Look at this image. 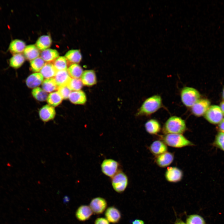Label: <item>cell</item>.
Wrapping results in <instances>:
<instances>
[{
	"label": "cell",
	"mask_w": 224,
	"mask_h": 224,
	"mask_svg": "<svg viewBox=\"0 0 224 224\" xmlns=\"http://www.w3.org/2000/svg\"><path fill=\"white\" fill-rule=\"evenodd\" d=\"M162 106V100L158 95H155L146 99L138 110L136 115L148 116L159 110Z\"/></svg>",
	"instance_id": "obj_1"
},
{
	"label": "cell",
	"mask_w": 224,
	"mask_h": 224,
	"mask_svg": "<svg viewBox=\"0 0 224 224\" xmlns=\"http://www.w3.org/2000/svg\"><path fill=\"white\" fill-rule=\"evenodd\" d=\"M186 130L185 121L181 117L175 116L170 117L166 122L162 131L165 134H182Z\"/></svg>",
	"instance_id": "obj_2"
},
{
	"label": "cell",
	"mask_w": 224,
	"mask_h": 224,
	"mask_svg": "<svg viewBox=\"0 0 224 224\" xmlns=\"http://www.w3.org/2000/svg\"><path fill=\"white\" fill-rule=\"evenodd\" d=\"M161 137L163 142L166 145L174 147L179 148L194 145L182 134H167Z\"/></svg>",
	"instance_id": "obj_3"
},
{
	"label": "cell",
	"mask_w": 224,
	"mask_h": 224,
	"mask_svg": "<svg viewBox=\"0 0 224 224\" xmlns=\"http://www.w3.org/2000/svg\"><path fill=\"white\" fill-rule=\"evenodd\" d=\"M180 97L181 101L184 105L191 107L200 99V94L194 88L185 87L181 91Z\"/></svg>",
	"instance_id": "obj_4"
},
{
	"label": "cell",
	"mask_w": 224,
	"mask_h": 224,
	"mask_svg": "<svg viewBox=\"0 0 224 224\" xmlns=\"http://www.w3.org/2000/svg\"><path fill=\"white\" fill-rule=\"evenodd\" d=\"M111 178L112 186L116 192L121 193L124 191L128 184V179L124 172L119 170Z\"/></svg>",
	"instance_id": "obj_5"
},
{
	"label": "cell",
	"mask_w": 224,
	"mask_h": 224,
	"mask_svg": "<svg viewBox=\"0 0 224 224\" xmlns=\"http://www.w3.org/2000/svg\"><path fill=\"white\" fill-rule=\"evenodd\" d=\"M204 116L208 121L214 124L219 123L223 118L220 107L215 105H210Z\"/></svg>",
	"instance_id": "obj_6"
},
{
	"label": "cell",
	"mask_w": 224,
	"mask_h": 224,
	"mask_svg": "<svg viewBox=\"0 0 224 224\" xmlns=\"http://www.w3.org/2000/svg\"><path fill=\"white\" fill-rule=\"evenodd\" d=\"M119 166L118 162L109 158L102 161L100 167L102 172L105 175L111 178L119 171Z\"/></svg>",
	"instance_id": "obj_7"
},
{
	"label": "cell",
	"mask_w": 224,
	"mask_h": 224,
	"mask_svg": "<svg viewBox=\"0 0 224 224\" xmlns=\"http://www.w3.org/2000/svg\"><path fill=\"white\" fill-rule=\"evenodd\" d=\"M210 105V102L205 98L200 99L191 107L192 113L197 117H200L204 114Z\"/></svg>",
	"instance_id": "obj_8"
},
{
	"label": "cell",
	"mask_w": 224,
	"mask_h": 224,
	"mask_svg": "<svg viewBox=\"0 0 224 224\" xmlns=\"http://www.w3.org/2000/svg\"><path fill=\"white\" fill-rule=\"evenodd\" d=\"M107 203L105 199L100 197L95 198L91 201L89 207L93 213L96 214L103 213L107 207Z\"/></svg>",
	"instance_id": "obj_9"
},
{
	"label": "cell",
	"mask_w": 224,
	"mask_h": 224,
	"mask_svg": "<svg viewBox=\"0 0 224 224\" xmlns=\"http://www.w3.org/2000/svg\"><path fill=\"white\" fill-rule=\"evenodd\" d=\"M183 176L182 171L175 167H168L166 171L165 177L168 182L176 183L180 181Z\"/></svg>",
	"instance_id": "obj_10"
},
{
	"label": "cell",
	"mask_w": 224,
	"mask_h": 224,
	"mask_svg": "<svg viewBox=\"0 0 224 224\" xmlns=\"http://www.w3.org/2000/svg\"><path fill=\"white\" fill-rule=\"evenodd\" d=\"M55 114L56 112L54 108L48 105L42 107L39 112L40 119L45 122L54 119Z\"/></svg>",
	"instance_id": "obj_11"
},
{
	"label": "cell",
	"mask_w": 224,
	"mask_h": 224,
	"mask_svg": "<svg viewBox=\"0 0 224 224\" xmlns=\"http://www.w3.org/2000/svg\"><path fill=\"white\" fill-rule=\"evenodd\" d=\"M81 79L83 84L88 86L94 85L97 82L96 73L93 70L84 71Z\"/></svg>",
	"instance_id": "obj_12"
},
{
	"label": "cell",
	"mask_w": 224,
	"mask_h": 224,
	"mask_svg": "<svg viewBox=\"0 0 224 224\" xmlns=\"http://www.w3.org/2000/svg\"><path fill=\"white\" fill-rule=\"evenodd\" d=\"M93 213V212L89 206L82 205L77 210L76 216L79 221L83 222L89 219Z\"/></svg>",
	"instance_id": "obj_13"
},
{
	"label": "cell",
	"mask_w": 224,
	"mask_h": 224,
	"mask_svg": "<svg viewBox=\"0 0 224 224\" xmlns=\"http://www.w3.org/2000/svg\"><path fill=\"white\" fill-rule=\"evenodd\" d=\"M105 216L106 219L111 223H118L121 218L120 212L115 207L111 206L108 208L105 211Z\"/></svg>",
	"instance_id": "obj_14"
},
{
	"label": "cell",
	"mask_w": 224,
	"mask_h": 224,
	"mask_svg": "<svg viewBox=\"0 0 224 224\" xmlns=\"http://www.w3.org/2000/svg\"><path fill=\"white\" fill-rule=\"evenodd\" d=\"M174 159L173 155L171 152H166L157 156L156 159V162L159 166L165 167L172 162Z\"/></svg>",
	"instance_id": "obj_15"
},
{
	"label": "cell",
	"mask_w": 224,
	"mask_h": 224,
	"mask_svg": "<svg viewBox=\"0 0 224 224\" xmlns=\"http://www.w3.org/2000/svg\"><path fill=\"white\" fill-rule=\"evenodd\" d=\"M44 77L40 73H35L29 76L26 79V86L30 88H35L42 84Z\"/></svg>",
	"instance_id": "obj_16"
},
{
	"label": "cell",
	"mask_w": 224,
	"mask_h": 224,
	"mask_svg": "<svg viewBox=\"0 0 224 224\" xmlns=\"http://www.w3.org/2000/svg\"><path fill=\"white\" fill-rule=\"evenodd\" d=\"M26 46V43L24 41L15 39L10 42L8 50L13 55L21 54L24 52Z\"/></svg>",
	"instance_id": "obj_17"
},
{
	"label": "cell",
	"mask_w": 224,
	"mask_h": 224,
	"mask_svg": "<svg viewBox=\"0 0 224 224\" xmlns=\"http://www.w3.org/2000/svg\"><path fill=\"white\" fill-rule=\"evenodd\" d=\"M56 83L58 86H67L71 78L67 70L58 71L54 77Z\"/></svg>",
	"instance_id": "obj_18"
},
{
	"label": "cell",
	"mask_w": 224,
	"mask_h": 224,
	"mask_svg": "<svg viewBox=\"0 0 224 224\" xmlns=\"http://www.w3.org/2000/svg\"><path fill=\"white\" fill-rule=\"evenodd\" d=\"M149 150L152 154L157 156L167 152V147L163 141L157 140L151 144Z\"/></svg>",
	"instance_id": "obj_19"
},
{
	"label": "cell",
	"mask_w": 224,
	"mask_h": 224,
	"mask_svg": "<svg viewBox=\"0 0 224 224\" xmlns=\"http://www.w3.org/2000/svg\"><path fill=\"white\" fill-rule=\"evenodd\" d=\"M68 98L70 101L75 104L83 105L87 100L85 93L81 90L71 92Z\"/></svg>",
	"instance_id": "obj_20"
},
{
	"label": "cell",
	"mask_w": 224,
	"mask_h": 224,
	"mask_svg": "<svg viewBox=\"0 0 224 224\" xmlns=\"http://www.w3.org/2000/svg\"><path fill=\"white\" fill-rule=\"evenodd\" d=\"M23 54L25 58L30 61L39 57L40 55L39 50L33 44L26 46Z\"/></svg>",
	"instance_id": "obj_21"
},
{
	"label": "cell",
	"mask_w": 224,
	"mask_h": 224,
	"mask_svg": "<svg viewBox=\"0 0 224 224\" xmlns=\"http://www.w3.org/2000/svg\"><path fill=\"white\" fill-rule=\"evenodd\" d=\"M145 128L146 131L151 134H156L161 130V126L156 120L151 119L147 121L145 124Z\"/></svg>",
	"instance_id": "obj_22"
},
{
	"label": "cell",
	"mask_w": 224,
	"mask_h": 224,
	"mask_svg": "<svg viewBox=\"0 0 224 224\" xmlns=\"http://www.w3.org/2000/svg\"><path fill=\"white\" fill-rule=\"evenodd\" d=\"M57 71L53 63L51 62H47L40 71V73L45 78H49L54 77Z\"/></svg>",
	"instance_id": "obj_23"
},
{
	"label": "cell",
	"mask_w": 224,
	"mask_h": 224,
	"mask_svg": "<svg viewBox=\"0 0 224 224\" xmlns=\"http://www.w3.org/2000/svg\"><path fill=\"white\" fill-rule=\"evenodd\" d=\"M25 61V57L21 54H13L9 60V64L10 67L17 69L21 67Z\"/></svg>",
	"instance_id": "obj_24"
},
{
	"label": "cell",
	"mask_w": 224,
	"mask_h": 224,
	"mask_svg": "<svg viewBox=\"0 0 224 224\" xmlns=\"http://www.w3.org/2000/svg\"><path fill=\"white\" fill-rule=\"evenodd\" d=\"M40 55L41 57L44 61L51 62L59 57V54L56 49H48L42 51Z\"/></svg>",
	"instance_id": "obj_25"
},
{
	"label": "cell",
	"mask_w": 224,
	"mask_h": 224,
	"mask_svg": "<svg viewBox=\"0 0 224 224\" xmlns=\"http://www.w3.org/2000/svg\"><path fill=\"white\" fill-rule=\"evenodd\" d=\"M52 40L49 35H43L40 37L36 43V46L40 50L48 49L51 45Z\"/></svg>",
	"instance_id": "obj_26"
},
{
	"label": "cell",
	"mask_w": 224,
	"mask_h": 224,
	"mask_svg": "<svg viewBox=\"0 0 224 224\" xmlns=\"http://www.w3.org/2000/svg\"><path fill=\"white\" fill-rule=\"evenodd\" d=\"M65 57L70 62L73 63H79L82 59L80 51L78 49H72L67 52Z\"/></svg>",
	"instance_id": "obj_27"
},
{
	"label": "cell",
	"mask_w": 224,
	"mask_h": 224,
	"mask_svg": "<svg viewBox=\"0 0 224 224\" xmlns=\"http://www.w3.org/2000/svg\"><path fill=\"white\" fill-rule=\"evenodd\" d=\"M67 71L71 77L75 78H80L83 72L82 67L77 63H72Z\"/></svg>",
	"instance_id": "obj_28"
},
{
	"label": "cell",
	"mask_w": 224,
	"mask_h": 224,
	"mask_svg": "<svg viewBox=\"0 0 224 224\" xmlns=\"http://www.w3.org/2000/svg\"><path fill=\"white\" fill-rule=\"evenodd\" d=\"M43 89L46 92H51L57 90V86L54 78H47L42 84Z\"/></svg>",
	"instance_id": "obj_29"
},
{
	"label": "cell",
	"mask_w": 224,
	"mask_h": 224,
	"mask_svg": "<svg viewBox=\"0 0 224 224\" xmlns=\"http://www.w3.org/2000/svg\"><path fill=\"white\" fill-rule=\"evenodd\" d=\"M63 99L58 91H55L51 93L48 95L47 100L49 105L53 107H55L58 106L62 102Z\"/></svg>",
	"instance_id": "obj_30"
},
{
	"label": "cell",
	"mask_w": 224,
	"mask_h": 224,
	"mask_svg": "<svg viewBox=\"0 0 224 224\" xmlns=\"http://www.w3.org/2000/svg\"><path fill=\"white\" fill-rule=\"evenodd\" d=\"M53 64L58 71L67 70V60L65 56H60L53 62Z\"/></svg>",
	"instance_id": "obj_31"
},
{
	"label": "cell",
	"mask_w": 224,
	"mask_h": 224,
	"mask_svg": "<svg viewBox=\"0 0 224 224\" xmlns=\"http://www.w3.org/2000/svg\"><path fill=\"white\" fill-rule=\"evenodd\" d=\"M31 93L33 96L36 100L40 101L45 100L48 96L46 92L39 87L33 89Z\"/></svg>",
	"instance_id": "obj_32"
},
{
	"label": "cell",
	"mask_w": 224,
	"mask_h": 224,
	"mask_svg": "<svg viewBox=\"0 0 224 224\" xmlns=\"http://www.w3.org/2000/svg\"><path fill=\"white\" fill-rule=\"evenodd\" d=\"M41 57H38L30 61V66L32 71L37 72L40 71L45 64Z\"/></svg>",
	"instance_id": "obj_33"
},
{
	"label": "cell",
	"mask_w": 224,
	"mask_h": 224,
	"mask_svg": "<svg viewBox=\"0 0 224 224\" xmlns=\"http://www.w3.org/2000/svg\"><path fill=\"white\" fill-rule=\"evenodd\" d=\"M186 224H206L203 218L197 214H193L188 215L186 221Z\"/></svg>",
	"instance_id": "obj_34"
},
{
	"label": "cell",
	"mask_w": 224,
	"mask_h": 224,
	"mask_svg": "<svg viewBox=\"0 0 224 224\" xmlns=\"http://www.w3.org/2000/svg\"><path fill=\"white\" fill-rule=\"evenodd\" d=\"M83 85L81 79L71 78L67 86L71 91H74L81 90Z\"/></svg>",
	"instance_id": "obj_35"
},
{
	"label": "cell",
	"mask_w": 224,
	"mask_h": 224,
	"mask_svg": "<svg viewBox=\"0 0 224 224\" xmlns=\"http://www.w3.org/2000/svg\"><path fill=\"white\" fill-rule=\"evenodd\" d=\"M215 144L224 151V133L220 132L217 134L215 139Z\"/></svg>",
	"instance_id": "obj_36"
},
{
	"label": "cell",
	"mask_w": 224,
	"mask_h": 224,
	"mask_svg": "<svg viewBox=\"0 0 224 224\" xmlns=\"http://www.w3.org/2000/svg\"><path fill=\"white\" fill-rule=\"evenodd\" d=\"M58 91L61 96L63 99H66L69 98L71 92L67 86H59L58 88Z\"/></svg>",
	"instance_id": "obj_37"
},
{
	"label": "cell",
	"mask_w": 224,
	"mask_h": 224,
	"mask_svg": "<svg viewBox=\"0 0 224 224\" xmlns=\"http://www.w3.org/2000/svg\"><path fill=\"white\" fill-rule=\"evenodd\" d=\"M95 224H110V223L106 218L103 217H99L95 220Z\"/></svg>",
	"instance_id": "obj_38"
},
{
	"label": "cell",
	"mask_w": 224,
	"mask_h": 224,
	"mask_svg": "<svg viewBox=\"0 0 224 224\" xmlns=\"http://www.w3.org/2000/svg\"><path fill=\"white\" fill-rule=\"evenodd\" d=\"M218 129L220 132L224 133V118L219 123Z\"/></svg>",
	"instance_id": "obj_39"
},
{
	"label": "cell",
	"mask_w": 224,
	"mask_h": 224,
	"mask_svg": "<svg viewBox=\"0 0 224 224\" xmlns=\"http://www.w3.org/2000/svg\"><path fill=\"white\" fill-rule=\"evenodd\" d=\"M132 224H145V223L141 220L136 219L133 222Z\"/></svg>",
	"instance_id": "obj_40"
},
{
	"label": "cell",
	"mask_w": 224,
	"mask_h": 224,
	"mask_svg": "<svg viewBox=\"0 0 224 224\" xmlns=\"http://www.w3.org/2000/svg\"><path fill=\"white\" fill-rule=\"evenodd\" d=\"M220 107L223 116H224V101H222L220 105Z\"/></svg>",
	"instance_id": "obj_41"
},
{
	"label": "cell",
	"mask_w": 224,
	"mask_h": 224,
	"mask_svg": "<svg viewBox=\"0 0 224 224\" xmlns=\"http://www.w3.org/2000/svg\"><path fill=\"white\" fill-rule=\"evenodd\" d=\"M174 224H186L182 220L180 219H177Z\"/></svg>",
	"instance_id": "obj_42"
},
{
	"label": "cell",
	"mask_w": 224,
	"mask_h": 224,
	"mask_svg": "<svg viewBox=\"0 0 224 224\" xmlns=\"http://www.w3.org/2000/svg\"><path fill=\"white\" fill-rule=\"evenodd\" d=\"M222 98L223 100H224V87L223 88L222 90Z\"/></svg>",
	"instance_id": "obj_43"
}]
</instances>
